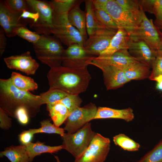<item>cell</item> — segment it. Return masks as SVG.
<instances>
[{"instance_id":"obj_8","label":"cell","mask_w":162,"mask_h":162,"mask_svg":"<svg viewBox=\"0 0 162 162\" xmlns=\"http://www.w3.org/2000/svg\"><path fill=\"white\" fill-rule=\"evenodd\" d=\"M110 139L96 133L89 146L75 158L74 162H104L110 148Z\"/></svg>"},{"instance_id":"obj_41","label":"cell","mask_w":162,"mask_h":162,"mask_svg":"<svg viewBox=\"0 0 162 162\" xmlns=\"http://www.w3.org/2000/svg\"><path fill=\"white\" fill-rule=\"evenodd\" d=\"M12 126V119L0 108V127L4 130H8Z\"/></svg>"},{"instance_id":"obj_23","label":"cell","mask_w":162,"mask_h":162,"mask_svg":"<svg viewBox=\"0 0 162 162\" xmlns=\"http://www.w3.org/2000/svg\"><path fill=\"white\" fill-rule=\"evenodd\" d=\"M30 162H32L36 156L46 153H53L63 149L62 145L56 146L46 145L44 143L38 141L35 143L30 142L25 146Z\"/></svg>"},{"instance_id":"obj_29","label":"cell","mask_w":162,"mask_h":162,"mask_svg":"<svg viewBox=\"0 0 162 162\" xmlns=\"http://www.w3.org/2000/svg\"><path fill=\"white\" fill-rule=\"evenodd\" d=\"M68 94L57 89H49L46 92L42 93L40 95L42 99L43 104H54L59 101Z\"/></svg>"},{"instance_id":"obj_24","label":"cell","mask_w":162,"mask_h":162,"mask_svg":"<svg viewBox=\"0 0 162 162\" xmlns=\"http://www.w3.org/2000/svg\"><path fill=\"white\" fill-rule=\"evenodd\" d=\"M1 157H6L11 162H30L24 145L11 146L0 152Z\"/></svg>"},{"instance_id":"obj_5","label":"cell","mask_w":162,"mask_h":162,"mask_svg":"<svg viewBox=\"0 0 162 162\" xmlns=\"http://www.w3.org/2000/svg\"><path fill=\"white\" fill-rule=\"evenodd\" d=\"M68 14V13H58L54 11L52 34L68 47L74 44H79L83 47L86 40L70 23Z\"/></svg>"},{"instance_id":"obj_22","label":"cell","mask_w":162,"mask_h":162,"mask_svg":"<svg viewBox=\"0 0 162 162\" xmlns=\"http://www.w3.org/2000/svg\"><path fill=\"white\" fill-rule=\"evenodd\" d=\"M46 108L53 124L58 127L65 122L70 114L68 108L58 101L47 104Z\"/></svg>"},{"instance_id":"obj_13","label":"cell","mask_w":162,"mask_h":162,"mask_svg":"<svg viewBox=\"0 0 162 162\" xmlns=\"http://www.w3.org/2000/svg\"><path fill=\"white\" fill-rule=\"evenodd\" d=\"M22 13L14 12L7 6L4 0L0 1V25L6 35L12 38L16 35L15 29L18 27L25 26L28 23L26 20L20 17Z\"/></svg>"},{"instance_id":"obj_11","label":"cell","mask_w":162,"mask_h":162,"mask_svg":"<svg viewBox=\"0 0 162 162\" xmlns=\"http://www.w3.org/2000/svg\"><path fill=\"white\" fill-rule=\"evenodd\" d=\"M96 32L85 41L83 47L89 55L99 56L109 46L117 31L110 29L97 22Z\"/></svg>"},{"instance_id":"obj_7","label":"cell","mask_w":162,"mask_h":162,"mask_svg":"<svg viewBox=\"0 0 162 162\" xmlns=\"http://www.w3.org/2000/svg\"><path fill=\"white\" fill-rule=\"evenodd\" d=\"M28 10L37 12L39 15L38 21L35 23H29L30 27L39 34L50 35L53 28L54 11L49 1L26 0Z\"/></svg>"},{"instance_id":"obj_39","label":"cell","mask_w":162,"mask_h":162,"mask_svg":"<svg viewBox=\"0 0 162 162\" xmlns=\"http://www.w3.org/2000/svg\"><path fill=\"white\" fill-rule=\"evenodd\" d=\"M30 117L27 110L24 107L19 108L14 113V118H16L18 122L22 125H26L28 123Z\"/></svg>"},{"instance_id":"obj_17","label":"cell","mask_w":162,"mask_h":162,"mask_svg":"<svg viewBox=\"0 0 162 162\" xmlns=\"http://www.w3.org/2000/svg\"><path fill=\"white\" fill-rule=\"evenodd\" d=\"M87 61L113 66L124 70L130 64L138 61L131 56L128 49H122L108 56H91Z\"/></svg>"},{"instance_id":"obj_31","label":"cell","mask_w":162,"mask_h":162,"mask_svg":"<svg viewBox=\"0 0 162 162\" xmlns=\"http://www.w3.org/2000/svg\"><path fill=\"white\" fill-rule=\"evenodd\" d=\"M78 1L75 0H53L49 2L54 12L63 13H68Z\"/></svg>"},{"instance_id":"obj_45","label":"cell","mask_w":162,"mask_h":162,"mask_svg":"<svg viewBox=\"0 0 162 162\" xmlns=\"http://www.w3.org/2000/svg\"><path fill=\"white\" fill-rule=\"evenodd\" d=\"M154 25L162 35V21L158 23H154Z\"/></svg>"},{"instance_id":"obj_16","label":"cell","mask_w":162,"mask_h":162,"mask_svg":"<svg viewBox=\"0 0 162 162\" xmlns=\"http://www.w3.org/2000/svg\"><path fill=\"white\" fill-rule=\"evenodd\" d=\"M91 57L83 46L79 44L71 45L65 50L63 66L70 68L87 67L86 62Z\"/></svg>"},{"instance_id":"obj_43","label":"cell","mask_w":162,"mask_h":162,"mask_svg":"<svg viewBox=\"0 0 162 162\" xmlns=\"http://www.w3.org/2000/svg\"><path fill=\"white\" fill-rule=\"evenodd\" d=\"M108 0H92L94 9L96 10H102Z\"/></svg>"},{"instance_id":"obj_6","label":"cell","mask_w":162,"mask_h":162,"mask_svg":"<svg viewBox=\"0 0 162 162\" xmlns=\"http://www.w3.org/2000/svg\"><path fill=\"white\" fill-rule=\"evenodd\" d=\"M96 134L90 123L74 133H65L62 137L63 149L76 158L89 146Z\"/></svg>"},{"instance_id":"obj_40","label":"cell","mask_w":162,"mask_h":162,"mask_svg":"<svg viewBox=\"0 0 162 162\" xmlns=\"http://www.w3.org/2000/svg\"><path fill=\"white\" fill-rule=\"evenodd\" d=\"M35 134L36 129L24 130L18 135L19 140L22 145L26 146L32 142L34 135Z\"/></svg>"},{"instance_id":"obj_10","label":"cell","mask_w":162,"mask_h":162,"mask_svg":"<svg viewBox=\"0 0 162 162\" xmlns=\"http://www.w3.org/2000/svg\"><path fill=\"white\" fill-rule=\"evenodd\" d=\"M98 108L92 103L79 107L70 112L63 128L68 133H74L94 119Z\"/></svg>"},{"instance_id":"obj_34","label":"cell","mask_w":162,"mask_h":162,"mask_svg":"<svg viewBox=\"0 0 162 162\" xmlns=\"http://www.w3.org/2000/svg\"><path fill=\"white\" fill-rule=\"evenodd\" d=\"M14 33L15 35H18L32 44L38 41L41 35L35 32L30 31L24 26L17 27L15 30Z\"/></svg>"},{"instance_id":"obj_38","label":"cell","mask_w":162,"mask_h":162,"mask_svg":"<svg viewBox=\"0 0 162 162\" xmlns=\"http://www.w3.org/2000/svg\"><path fill=\"white\" fill-rule=\"evenodd\" d=\"M149 79L153 80L156 77L162 75V56L157 53L156 58L152 68Z\"/></svg>"},{"instance_id":"obj_47","label":"cell","mask_w":162,"mask_h":162,"mask_svg":"<svg viewBox=\"0 0 162 162\" xmlns=\"http://www.w3.org/2000/svg\"><path fill=\"white\" fill-rule=\"evenodd\" d=\"M55 157L56 160L57 162H61L60 160L58 157L57 156H55Z\"/></svg>"},{"instance_id":"obj_14","label":"cell","mask_w":162,"mask_h":162,"mask_svg":"<svg viewBox=\"0 0 162 162\" xmlns=\"http://www.w3.org/2000/svg\"><path fill=\"white\" fill-rule=\"evenodd\" d=\"M4 60L8 68L19 70L27 75L34 74L39 66L29 51L4 58Z\"/></svg>"},{"instance_id":"obj_25","label":"cell","mask_w":162,"mask_h":162,"mask_svg":"<svg viewBox=\"0 0 162 162\" xmlns=\"http://www.w3.org/2000/svg\"><path fill=\"white\" fill-rule=\"evenodd\" d=\"M10 78L13 84L17 89L24 92L33 91L38 88L37 83L30 77L13 72Z\"/></svg>"},{"instance_id":"obj_33","label":"cell","mask_w":162,"mask_h":162,"mask_svg":"<svg viewBox=\"0 0 162 162\" xmlns=\"http://www.w3.org/2000/svg\"><path fill=\"white\" fill-rule=\"evenodd\" d=\"M137 162H162V139Z\"/></svg>"},{"instance_id":"obj_1","label":"cell","mask_w":162,"mask_h":162,"mask_svg":"<svg viewBox=\"0 0 162 162\" xmlns=\"http://www.w3.org/2000/svg\"><path fill=\"white\" fill-rule=\"evenodd\" d=\"M43 104L40 95L21 91L13 84L10 78L0 79V108L10 116L14 118L16 110L24 107L30 117H35Z\"/></svg>"},{"instance_id":"obj_26","label":"cell","mask_w":162,"mask_h":162,"mask_svg":"<svg viewBox=\"0 0 162 162\" xmlns=\"http://www.w3.org/2000/svg\"><path fill=\"white\" fill-rule=\"evenodd\" d=\"M143 10L154 14L156 20L154 23L162 21V0H139Z\"/></svg>"},{"instance_id":"obj_28","label":"cell","mask_w":162,"mask_h":162,"mask_svg":"<svg viewBox=\"0 0 162 162\" xmlns=\"http://www.w3.org/2000/svg\"><path fill=\"white\" fill-rule=\"evenodd\" d=\"M113 142L124 150L135 151L139 150L140 145L123 134H119L113 137Z\"/></svg>"},{"instance_id":"obj_37","label":"cell","mask_w":162,"mask_h":162,"mask_svg":"<svg viewBox=\"0 0 162 162\" xmlns=\"http://www.w3.org/2000/svg\"><path fill=\"white\" fill-rule=\"evenodd\" d=\"M123 8L128 10L136 11L140 10L139 0H115Z\"/></svg>"},{"instance_id":"obj_9","label":"cell","mask_w":162,"mask_h":162,"mask_svg":"<svg viewBox=\"0 0 162 162\" xmlns=\"http://www.w3.org/2000/svg\"><path fill=\"white\" fill-rule=\"evenodd\" d=\"M129 35L130 40H142L157 52L162 37L152 20L148 19L143 10L140 23Z\"/></svg>"},{"instance_id":"obj_12","label":"cell","mask_w":162,"mask_h":162,"mask_svg":"<svg viewBox=\"0 0 162 162\" xmlns=\"http://www.w3.org/2000/svg\"><path fill=\"white\" fill-rule=\"evenodd\" d=\"M101 69L103 72L104 83L108 90L120 88L130 81L126 76L124 70L112 65H106L90 61L86 62Z\"/></svg>"},{"instance_id":"obj_44","label":"cell","mask_w":162,"mask_h":162,"mask_svg":"<svg viewBox=\"0 0 162 162\" xmlns=\"http://www.w3.org/2000/svg\"><path fill=\"white\" fill-rule=\"evenodd\" d=\"M153 81L157 82L156 88L158 90L162 91V75H160L155 77Z\"/></svg>"},{"instance_id":"obj_42","label":"cell","mask_w":162,"mask_h":162,"mask_svg":"<svg viewBox=\"0 0 162 162\" xmlns=\"http://www.w3.org/2000/svg\"><path fill=\"white\" fill-rule=\"evenodd\" d=\"M4 30L0 28V56H2L5 51L7 45V38Z\"/></svg>"},{"instance_id":"obj_35","label":"cell","mask_w":162,"mask_h":162,"mask_svg":"<svg viewBox=\"0 0 162 162\" xmlns=\"http://www.w3.org/2000/svg\"><path fill=\"white\" fill-rule=\"evenodd\" d=\"M58 102L64 105L70 113L76 109L80 107L82 100L79 95L68 94Z\"/></svg>"},{"instance_id":"obj_36","label":"cell","mask_w":162,"mask_h":162,"mask_svg":"<svg viewBox=\"0 0 162 162\" xmlns=\"http://www.w3.org/2000/svg\"><path fill=\"white\" fill-rule=\"evenodd\" d=\"M4 1L8 7L14 12L22 13L24 10H28L26 0H5Z\"/></svg>"},{"instance_id":"obj_27","label":"cell","mask_w":162,"mask_h":162,"mask_svg":"<svg viewBox=\"0 0 162 162\" xmlns=\"http://www.w3.org/2000/svg\"><path fill=\"white\" fill-rule=\"evenodd\" d=\"M85 2L86 28L88 34L90 37L97 31L98 23L94 14L92 0H86Z\"/></svg>"},{"instance_id":"obj_46","label":"cell","mask_w":162,"mask_h":162,"mask_svg":"<svg viewBox=\"0 0 162 162\" xmlns=\"http://www.w3.org/2000/svg\"><path fill=\"white\" fill-rule=\"evenodd\" d=\"M157 52L158 54L162 56V37Z\"/></svg>"},{"instance_id":"obj_4","label":"cell","mask_w":162,"mask_h":162,"mask_svg":"<svg viewBox=\"0 0 162 162\" xmlns=\"http://www.w3.org/2000/svg\"><path fill=\"white\" fill-rule=\"evenodd\" d=\"M133 11L123 8L115 0H108L102 10L106 11L119 28L130 35L138 26L142 19V8Z\"/></svg>"},{"instance_id":"obj_19","label":"cell","mask_w":162,"mask_h":162,"mask_svg":"<svg viewBox=\"0 0 162 162\" xmlns=\"http://www.w3.org/2000/svg\"><path fill=\"white\" fill-rule=\"evenodd\" d=\"M134 117L133 110L131 108L118 110L106 107H99L94 119L117 118L122 119L127 122L132 121Z\"/></svg>"},{"instance_id":"obj_2","label":"cell","mask_w":162,"mask_h":162,"mask_svg":"<svg viewBox=\"0 0 162 162\" xmlns=\"http://www.w3.org/2000/svg\"><path fill=\"white\" fill-rule=\"evenodd\" d=\"M49 89L60 90L68 94H77L87 89L91 79L87 67L70 68L64 66L50 68L47 75Z\"/></svg>"},{"instance_id":"obj_15","label":"cell","mask_w":162,"mask_h":162,"mask_svg":"<svg viewBox=\"0 0 162 162\" xmlns=\"http://www.w3.org/2000/svg\"><path fill=\"white\" fill-rule=\"evenodd\" d=\"M130 54L139 62L152 68L157 55V52L141 40L130 39L128 49Z\"/></svg>"},{"instance_id":"obj_21","label":"cell","mask_w":162,"mask_h":162,"mask_svg":"<svg viewBox=\"0 0 162 162\" xmlns=\"http://www.w3.org/2000/svg\"><path fill=\"white\" fill-rule=\"evenodd\" d=\"M150 68L147 64L138 61L130 64L123 70L126 76L130 81L148 78L151 72Z\"/></svg>"},{"instance_id":"obj_3","label":"cell","mask_w":162,"mask_h":162,"mask_svg":"<svg viewBox=\"0 0 162 162\" xmlns=\"http://www.w3.org/2000/svg\"><path fill=\"white\" fill-rule=\"evenodd\" d=\"M55 36L50 35H40V39L33 44L37 58L50 68L61 66L65 50Z\"/></svg>"},{"instance_id":"obj_30","label":"cell","mask_w":162,"mask_h":162,"mask_svg":"<svg viewBox=\"0 0 162 162\" xmlns=\"http://www.w3.org/2000/svg\"><path fill=\"white\" fill-rule=\"evenodd\" d=\"M95 16L98 22L106 27L117 31L118 27L111 16L103 10L94 9Z\"/></svg>"},{"instance_id":"obj_32","label":"cell","mask_w":162,"mask_h":162,"mask_svg":"<svg viewBox=\"0 0 162 162\" xmlns=\"http://www.w3.org/2000/svg\"><path fill=\"white\" fill-rule=\"evenodd\" d=\"M40 127L36 129V133H45L49 134H56L62 137L65 134L63 128H61L52 124L49 119L44 120L40 122Z\"/></svg>"},{"instance_id":"obj_18","label":"cell","mask_w":162,"mask_h":162,"mask_svg":"<svg viewBox=\"0 0 162 162\" xmlns=\"http://www.w3.org/2000/svg\"><path fill=\"white\" fill-rule=\"evenodd\" d=\"M130 35L124 29L118 27L108 47L99 56H108L122 49H128Z\"/></svg>"},{"instance_id":"obj_20","label":"cell","mask_w":162,"mask_h":162,"mask_svg":"<svg viewBox=\"0 0 162 162\" xmlns=\"http://www.w3.org/2000/svg\"><path fill=\"white\" fill-rule=\"evenodd\" d=\"M81 2L78 1L69 11L68 14V18L71 25L75 28L86 40L87 32L86 13L80 8Z\"/></svg>"}]
</instances>
